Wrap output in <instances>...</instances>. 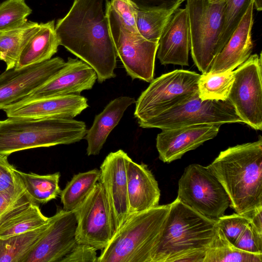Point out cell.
<instances>
[{
	"instance_id": "6da1fadb",
	"label": "cell",
	"mask_w": 262,
	"mask_h": 262,
	"mask_svg": "<svg viewBox=\"0 0 262 262\" xmlns=\"http://www.w3.org/2000/svg\"><path fill=\"white\" fill-rule=\"evenodd\" d=\"M55 28L60 45L91 66L99 82L116 76L117 55L102 0H74Z\"/></svg>"
},
{
	"instance_id": "7a4b0ae2",
	"label": "cell",
	"mask_w": 262,
	"mask_h": 262,
	"mask_svg": "<svg viewBox=\"0 0 262 262\" xmlns=\"http://www.w3.org/2000/svg\"><path fill=\"white\" fill-rule=\"evenodd\" d=\"M207 168L225 189L229 206L249 217L262 209V138L221 151Z\"/></svg>"
},
{
	"instance_id": "3957f363",
	"label": "cell",
	"mask_w": 262,
	"mask_h": 262,
	"mask_svg": "<svg viewBox=\"0 0 262 262\" xmlns=\"http://www.w3.org/2000/svg\"><path fill=\"white\" fill-rule=\"evenodd\" d=\"M217 229L216 219L205 216L176 199L150 262H203Z\"/></svg>"
},
{
	"instance_id": "277c9868",
	"label": "cell",
	"mask_w": 262,
	"mask_h": 262,
	"mask_svg": "<svg viewBox=\"0 0 262 262\" xmlns=\"http://www.w3.org/2000/svg\"><path fill=\"white\" fill-rule=\"evenodd\" d=\"M85 123L60 118H10L0 120V155L80 141L86 134Z\"/></svg>"
},
{
	"instance_id": "5b68a950",
	"label": "cell",
	"mask_w": 262,
	"mask_h": 262,
	"mask_svg": "<svg viewBox=\"0 0 262 262\" xmlns=\"http://www.w3.org/2000/svg\"><path fill=\"white\" fill-rule=\"evenodd\" d=\"M170 204L131 215L101 250L98 262H150Z\"/></svg>"
},
{
	"instance_id": "8992f818",
	"label": "cell",
	"mask_w": 262,
	"mask_h": 262,
	"mask_svg": "<svg viewBox=\"0 0 262 262\" xmlns=\"http://www.w3.org/2000/svg\"><path fill=\"white\" fill-rule=\"evenodd\" d=\"M225 6L223 0H186L191 54L194 64L202 73L209 71L219 53Z\"/></svg>"
},
{
	"instance_id": "52a82bcc",
	"label": "cell",
	"mask_w": 262,
	"mask_h": 262,
	"mask_svg": "<svg viewBox=\"0 0 262 262\" xmlns=\"http://www.w3.org/2000/svg\"><path fill=\"white\" fill-rule=\"evenodd\" d=\"M201 75L176 70L153 79L136 101L134 116L139 125L182 105L198 93Z\"/></svg>"
},
{
	"instance_id": "ba28073f",
	"label": "cell",
	"mask_w": 262,
	"mask_h": 262,
	"mask_svg": "<svg viewBox=\"0 0 262 262\" xmlns=\"http://www.w3.org/2000/svg\"><path fill=\"white\" fill-rule=\"evenodd\" d=\"M116 53L127 74L133 79L147 82L154 79L155 62L159 43L130 32L106 1L105 12Z\"/></svg>"
},
{
	"instance_id": "9c48e42d",
	"label": "cell",
	"mask_w": 262,
	"mask_h": 262,
	"mask_svg": "<svg viewBox=\"0 0 262 262\" xmlns=\"http://www.w3.org/2000/svg\"><path fill=\"white\" fill-rule=\"evenodd\" d=\"M178 184L177 199L205 216L218 219L229 206L225 189L207 167L188 165Z\"/></svg>"
},
{
	"instance_id": "30bf717a",
	"label": "cell",
	"mask_w": 262,
	"mask_h": 262,
	"mask_svg": "<svg viewBox=\"0 0 262 262\" xmlns=\"http://www.w3.org/2000/svg\"><path fill=\"white\" fill-rule=\"evenodd\" d=\"M243 122L228 100H202L199 94L181 105L139 124L161 129L200 124Z\"/></svg>"
},
{
	"instance_id": "8fae6325",
	"label": "cell",
	"mask_w": 262,
	"mask_h": 262,
	"mask_svg": "<svg viewBox=\"0 0 262 262\" xmlns=\"http://www.w3.org/2000/svg\"><path fill=\"white\" fill-rule=\"evenodd\" d=\"M228 100L243 122L262 129V55H251L233 71Z\"/></svg>"
},
{
	"instance_id": "7c38bea8",
	"label": "cell",
	"mask_w": 262,
	"mask_h": 262,
	"mask_svg": "<svg viewBox=\"0 0 262 262\" xmlns=\"http://www.w3.org/2000/svg\"><path fill=\"white\" fill-rule=\"evenodd\" d=\"M73 211L77 221V243L90 245L97 250L106 247L115 233L108 204L99 181Z\"/></svg>"
},
{
	"instance_id": "4fadbf2b",
	"label": "cell",
	"mask_w": 262,
	"mask_h": 262,
	"mask_svg": "<svg viewBox=\"0 0 262 262\" xmlns=\"http://www.w3.org/2000/svg\"><path fill=\"white\" fill-rule=\"evenodd\" d=\"M60 57L0 74V110L17 103L41 86L64 64Z\"/></svg>"
},
{
	"instance_id": "5bb4252c",
	"label": "cell",
	"mask_w": 262,
	"mask_h": 262,
	"mask_svg": "<svg viewBox=\"0 0 262 262\" xmlns=\"http://www.w3.org/2000/svg\"><path fill=\"white\" fill-rule=\"evenodd\" d=\"M127 155L122 149L110 152L100 168L99 181L104 190L115 234L129 218L125 167Z\"/></svg>"
},
{
	"instance_id": "9a60e30c",
	"label": "cell",
	"mask_w": 262,
	"mask_h": 262,
	"mask_svg": "<svg viewBox=\"0 0 262 262\" xmlns=\"http://www.w3.org/2000/svg\"><path fill=\"white\" fill-rule=\"evenodd\" d=\"M76 227L73 211L58 210L24 262H60L77 244Z\"/></svg>"
},
{
	"instance_id": "2e32d148",
	"label": "cell",
	"mask_w": 262,
	"mask_h": 262,
	"mask_svg": "<svg viewBox=\"0 0 262 262\" xmlns=\"http://www.w3.org/2000/svg\"><path fill=\"white\" fill-rule=\"evenodd\" d=\"M97 79L96 73L91 66L81 60L69 57L51 78L19 101L80 94L83 91L91 89Z\"/></svg>"
},
{
	"instance_id": "e0dca14e",
	"label": "cell",
	"mask_w": 262,
	"mask_h": 262,
	"mask_svg": "<svg viewBox=\"0 0 262 262\" xmlns=\"http://www.w3.org/2000/svg\"><path fill=\"white\" fill-rule=\"evenodd\" d=\"M221 125L200 124L162 129L156 138L160 160L170 163L214 138Z\"/></svg>"
},
{
	"instance_id": "ac0fdd59",
	"label": "cell",
	"mask_w": 262,
	"mask_h": 262,
	"mask_svg": "<svg viewBox=\"0 0 262 262\" xmlns=\"http://www.w3.org/2000/svg\"><path fill=\"white\" fill-rule=\"evenodd\" d=\"M89 106L80 94L57 96L19 101L3 108L10 118H60L73 119Z\"/></svg>"
},
{
	"instance_id": "d6986e66",
	"label": "cell",
	"mask_w": 262,
	"mask_h": 262,
	"mask_svg": "<svg viewBox=\"0 0 262 262\" xmlns=\"http://www.w3.org/2000/svg\"><path fill=\"white\" fill-rule=\"evenodd\" d=\"M191 49L189 23L187 10L177 8L160 38L157 52L162 64L189 65Z\"/></svg>"
},
{
	"instance_id": "ffe728a7",
	"label": "cell",
	"mask_w": 262,
	"mask_h": 262,
	"mask_svg": "<svg viewBox=\"0 0 262 262\" xmlns=\"http://www.w3.org/2000/svg\"><path fill=\"white\" fill-rule=\"evenodd\" d=\"M253 9L252 2L229 40L214 59L209 72L219 74L233 71L250 57L253 47L251 35Z\"/></svg>"
},
{
	"instance_id": "44dd1931",
	"label": "cell",
	"mask_w": 262,
	"mask_h": 262,
	"mask_svg": "<svg viewBox=\"0 0 262 262\" xmlns=\"http://www.w3.org/2000/svg\"><path fill=\"white\" fill-rule=\"evenodd\" d=\"M125 167L129 217L158 206L160 190L147 165L135 162L127 155Z\"/></svg>"
},
{
	"instance_id": "7402d4cb",
	"label": "cell",
	"mask_w": 262,
	"mask_h": 262,
	"mask_svg": "<svg viewBox=\"0 0 262 262\" xmlns=\"http://www.w3.org/2000/svg\"><path fill=\"white\" fill-rule=\"evenodd\" d=\"M37 204L27 193L13 207L0 216V239L30 231L47 223Z\"/></svg>"
},
{
	"instance_id": "603a6c76",
	"label": "cell",
	"mask_w": 262,
	"mask_h": 262,
	"mask_svg": "<svg viewBox=\"0 0 262 262\" xmlns=\"http://www.w3.org/2000/svg\"><path fill=\"white\" fill-rule=\"evenodd\" d=\"M136 102L134 98L121 96L112 100L96 115L85 136L88 156L99 154L108 135L117 125L127 107Z\"/></svg>"
},
{
	"instance_id": "cb8c5ba5",
	"label": "cell",
	"mask_w": 262,
	"mask_h": 262,
	"mask_svg": "<svg viewBox=\"0 0 262 262\" xmlns=\"http://www.w3.org/2000/svg\"><path fill=\"white\" fill-rule=\"evenodd\" d=\"M55 27L54 20L39 24L37 30L21 51L15 68L39 63L52 58L60 45Z\"/></svg>"
},
{
	"instance_id": "d4e9b609",
	"label": "cell",
	"mask_w": 262,
	"mask_h": 262,
	"mask_svg": "<svg viewBox=\"0 0 262 262\" xmlns=\"http://www.w3.org/2000/svg\"><path fill=\"white\" fill-rule=\"evenodd\" d=\"M36 229L0 239V262H24L42 237L52 221Z\"/></svg>"
},
{
	"instance_id": "484cf974",
	"label": "cell",
	"mask_w": 262,
	"mask_h": 262,
	"mask_svg": "<svg viewBox=\"0 0 262 262\" xmlns=\"http://www.w3.org/2000/svg\"><path fill=\"white\" fill-rule=\"evenodd\" d=\"M38 26V23L27 20L18 28L0 31V60L5 62L6 70L15 68L21 51Z\"/></svg>"
},
{
	"instance_id": "4316f807",
	"label": "cell",
	"mask_w": 262,
	"mask_h": 262,
	"mask_svg": "<svg viewBox=\"0 0 262 262\" xmlns=\"http://www.w3.org/2000/svg\"><path fill=\"white\" fill-rule=\"evenodd\" d=\"M17 172L27 194L34 203L46 204L60 195L59 172L46 175Z\"/></svg>"
},
{
	"instance_id": "83f0119b",
	"label": "cell",
	"mask_w": 262,
	"mask_h": 262,
	"mask_svg": "<svg viewBox=\"0 0 262 262\" xmlns=\"http://www.w3.org/2000/svg\"><path fill=\"white\" fill-rule=\"evenodd\" d=\"M100 174L97 168L75 174L60 193L63 209L74 211L99 181Z\"/></svg>"
},
{
	"instance_id": "f1b7e54d",
	"label": "cell",
	"mask_w": 262,
	"mask_h": 262,
	"mask_svg": "<svg viewBox=\"0 0 262 262\" xmlns=\"http://www.w3.org/2000/svg\"><path fill=\"white\" fill-rule=\"evenodd\" d=\"M203 262H262V254L248 252L237 248L217 227Z\"/></svg>"
},
{
	"instance_id": "f546056e",
	"label": "cell",
	"mask_w": 262,
	"mask_h": 262,
	"mask_svg": "<svg viewBox=\"0 0 262 262\" xmlns=\"http://www.w3.org/2000/svg\"><path fill=\"white\" fill-rule=\"evenodd\" d=\"M179 6L168 9H137L136 24L140 34L149 41L159 43L165 27Z\"/></svg>"
},
{
	"instance_id": "4dcf8cb0",
	"label": "cell",
	"mask_w": 262,
	"mask_h": 262,
	"mask_svg": "<svg viewBox=\"0 0 262 262\" xmlns=\"http://www.w3.org/2000/svg\"><path fill=\"white\" fill-rule=\"evenodd\" d=\"M233 80V71L219 74L202 73L198 82L199 97L203 100H228Z\"/></svg>"
},
{
	"instance_id": "1f68e13d",
	"label": "cell",
	"mask_w": 262,
	"mask_h": 262,
	"mask_svg": "<svg viewBox=\"0 0 262 262\" xmlns=\"http://www.w3.org/2000/svg\"><path fill=\"white\" fill-rule=\"evenodd\" d=\"M32 12L25 0H6L0 4V31L18 28Z\"/></svg>"
},
{
	"instance_id": "d6a6232c",
	"label": "cell",
	"mask_w": 262,
	"mask_h": 262,
	"mask_svg": "<svg viewBox=\"0 0 262 262\" xmlns=\"http://www.w3.org/2000/svg\"><path fill=\"white\" fill-rule=\"evenodd\" d=\"M224 19L219 42V53L235 30L252 0H223Z\"/></svg>"
},
{
	"instance_id": "836d02e7",
	"label": "cell",
	"mask_w": 262,
	"mask_h": 262,
	"mask_svg": "<svg viewBox=\"0 0 262 262\" xmlns=\"http://www.w3.org/2000/svg\"><path fill=\"white\" fill-rule=\"evenodd\" d=\"M249 217L238 213L225 215L216 219L217 227L232 244H234L250 223Z\"/></svg>"
},
{
	"instance_id": "e575fe53",
	"label": "cell",
	"mask_w": 262,
	"mask_h": 262,
	"mask_svg": "<svg viewBox=\"0 0 262 262\" xmlns=\"http://www.w3.org/2000/svg\"><path fill=\"white\" fill-rule=\"evenodd\" d=\"M234 245L248 252L262 254V232L258 231L250 222Z\"/></svg>"
},
{
	"instance_id": "d590c367",
	"label": "cell",
	"mask_w": 262,
	"mask_h": 262,
	"mask_svg": "<svg viewBox=\"0 0 262 262\" xmlns=\"http://www.w3.org/2000/svg\"><path fill=\"white\" fill-rule=\"evenodd\" d=\"M8 157L0 155V193L13 190L21 184L17 170L9 163Z\"/></svg>"
},
{
	"instance_id": "8d00e7d4",
	"label": "cell",
	"mask_w": 262,
	"mask_h": 262,
	"mask_svg": "<svg viewBox=\"0 0 262 262\" xmlns=\"http://www.w3.org/2000/svg\"><path fill=\"white\" fill-rule=\"evenodd\" d=\"M110 2L113 8L121 18L125 27L132 33L140 35L136 24L137 9L131 2L129 0H111Z\"/></svg>"
},
{
	"instance_id": "74e56055",
	"label": "cell",
	"mask_w": 262,
	"mask_h": 262,
	"mask_svg": "<svg viewBox=\"0 0 262 262\" xmlns=\"http://www.w3.org/2000/svg\"><path fill=\"white\" fill-rule=\"evenodd\" d=\"M97 250L90 245L77 243L60 262H98Z\"/></svg>"
},
{
	"instance_id": "f35d334b",
	"label": "cell",
	"mask_w": 262,
	"mask_h": 262,
	"mask_svg": "<svg viewBox=\"0 0 262 262\" xmlns=\"http://www.w3.org/2000/svg\"><path fill=\"white\" fill-rule=\"evenodd\" d=\"M26 192L22 185L8 191L0 193V216L16 205Z\"/></svg>"
},
{
	"instance_id": "ab89813d",
	"label": "cell",
	"mask_w": 262,
	"mask_h": 262,
	"mask_svg": "<svg viewBox=\"0 0 262 262\" xmlns=\"http://www.w3.org/2000/svg\"><path fill=\"white\" fill-rule=\"evenodd\" d=\"M139 10L170 9L181 5V0H129Z\"/></svg>"
},
{
	"instance_id": "60d3db41",
	"label": "cell",
	"mask_w": 262,
	"mask_h": 262,
	"mask_svg": "<svg viewBox=\"0 0 262 262\" xmlns=\"http://www.w3.org/2000/svg\"><path fill=\"white\" fill-rule=\"evenodd\" d=\"M262 209L256 211L250 217L251 225L258 231L262 232Z\"/></svg>"
},
{
	"instance_id": "b9f144b4",
	"label": "cell",
	"mask_w": 262,
	"mask_h": 262,
	"mask_svg": "<svg viewBox=\"0 0 262 262\" xmlns=\"http://www.w3.org/2000/svg\"><path fill=\"white\" fill-rule=\"evenodd\" d=\"M253 7L257 11H261L262 9L261 0H252Z\"/></svg>"
},
{
	"instance_id": "7bdbcfd3",
	"label": "cell",
	"mask_w": 262,
	"mask_h": 262,
	"mask_svg": "<svg viewBox=\"0 0 262 262\" xmlns=\"http://www.w3.org/2000/svg\"><path fill=\"white\" fill-rule=\"evenodd\" d=\"M182 2L185 1H186V0H181Z\"/></svg>"
}]
</instances>
